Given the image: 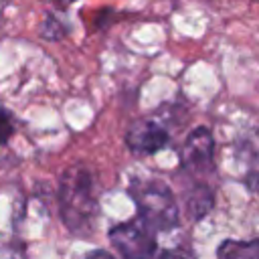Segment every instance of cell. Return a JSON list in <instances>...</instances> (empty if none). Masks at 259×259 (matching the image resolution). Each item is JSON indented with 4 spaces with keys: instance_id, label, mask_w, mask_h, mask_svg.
<instances>
[{
    "instance_id": "obj_1",
    "label": "cell",
    "mask_w": 259,
    "mask_h": 259,
    "mask_svg": "<svg viewBox=\"0 0 259 259\" xmlns=\"http://www.w3.org/2000/svg\"><path fill=\"white\" fill-rule=\"evenodd\" d=\"M57 202L61 223L69 233L87 237L93 233L99 214V200L95 194V176L91 168L81 162L71 164L61 172L57 184Z\"/></svg>"
},
{
    "instance_id": "obj_2",
    "label": "cell",
    "mask_w": 259,
    "mask_h": 259,
    "mask_svg": "<svg viewBox=\"0 0 259 259\" xmlns=\"http://www.w3.org/2000/svg\"><path fill=\"white\" fill-rule=\"evenodd\" d=\"M127 194L136 217L156 233H168L180 223V208L172 188L160 178H132Z\"/></svg>"
},
{
    "instance_id": "obj_3",
    "label": "cell",
    "mask_w": 259,
    "mask_h": 259,
    "mask_svg": "<svg viewBox=\"0 0 259 259\" xmlns=\"http://www.w3.org/2000/svg\"><path fill=\"white\" fill-rule=\"evenodd\" d=\"M107 239L115 253L125 259H146L160 253L158 233L152 231L138 217L111 225L107 231Z\"/></svg>"
},
{
    "instance_id": "obj_4",
    "label": "cell",
    "mask_w": 259,
    "mask_h": 259,
    "mask_svg": "<svg viewBox=\"0 0 259 259\" xmlns=\"http://www.w3.org/2000/svg\"><path fill=\"white\" fill-rule=\"evenodd\" d=\"M180 170L190 176H204L214 172V138L206 125H198L188 132L180 152Z\"/></svg>"
},
{
    "instance_id": "obj_5",
    "label": "cell",
    "mask_w": 259,
    "mask_h": 259,
    "mask_svg": "<svg viewBox=\"0 0 259 259\" xmlns=\"http://www.w3.org/2000/svg\"><path fill=\"white\" fill-rule=\"evenodd\" d=\"M125 148L138 156H154L172 144L168 127L156 117H140L125 130Z\"/></svg>"
},
{
    "instance_id": "obj_6",
    "label": "cell",
    "mask_w": 259,
    "mask_h": 259,
    "mask_svg": "<svg viewBox=\"0 0 259 259\" xmlns=\"http://www.w3.org/2000/svg\"><path fill=\"white\" fill-rule=\"evenodd\" d=\"M182 200H184L186 217H188L192 223H198V221H202L204 217H208V212L214 208V190H212V186H208L206 182L196 180V182H192V184L184 190Z\"/></svg>"
},
{
    "instance_id": "obj_7",
    "label": "cell",
    "mask_w": 259,
    "mask_h": 259,
    "mask_svg": "<svg viewBox=\"0 0 259 259\" xmlns=\"http://www.w3.org/2000/svg\"><path fill=\"white\" fill-rule=\"evenodd\" d=\"M217 257H225V259H259V237L257 239H225L217 247Z\"/></svg>"
},
{
    "instance_id": "obj_8",
    "label": "cell",
    "mask_w": 259,
    "mask_h": 259,
    "mask_svg": "<svg viewBox=\"0 0 259 259\" xmlns=\"http://www.w3.org/2000/svg\"><path fill=\"white\" fill-rule=\"evenodd\" d=\"M71 26L61 20L55 12H47L38 24V36L42 40H49V42H57V40H63L67 34H69Z\"/></svg>"
},
{
    "instance_id": "obj_9",
    "label": "cell",
    "mask_w": 259,
    "mask_h": 259,
    "mask_svg": "<svg viewBox=\"0 0 259 259\" xmlns=\"http://www.w3.org/2000/svg\"><path fill=\"white\" fill-rule=\"evenodd\" d=\"M235 154L243 162L259 160V127H251L239 136L235 142Z\"/></svg>"
},
{
    "instance_id": "obj_10",
    "label": "cell",
    "mask_w": 259,
    "mask_h": 259,
    "mask_svg": "<svg viewBox=\"0 0 259 259\" xmlns=\"http://www.w3.org/2000/svg\"><path fill=\"white\" fill-rule=\"evenodd\" d=\"M16 136V119L10 109L0 105V146H8V142Z\"/></svg>"
},
{
    "instance_id": "obj_11",
    "label": "cell",
    "mask_w": 259,
    "mask_h": 259,
    "mask_svg": "<svg viewBox=\"0 0 259 259\" xmlns=\"http://www.w3.org/2000/svg\"><path fill=\"white\" fill-rule=\"evenodd\" d=\"M243 184L251 194L259 196V170H249L243 178Z\"/></svg>"
},
{
    "instance_id": "obj_12",
    "label": "cell",
    "mask_w": 259,
    "mask_h": 259,
    "mask_svg": "<svg viewBox=\"0 0 259 259\" xmlns=\"http://www.w3.org/2000/svg\"><path fill=\"white\" fill-rule=\"evenodd\" d=\"M97 255H105V257H109L111 253H109V251H103V249H95V251H89V253H87V257H97Z\"/></svg>"
},
{
    "instance_id": "obj_13",
    "label": "cell",
    "mask_w": 259,
    "mask_h": 259,
    "mask_svg": "<svg viewBox=\"0 0 259 259\" xmlns=\"http://www.w3.org/2000/svg\"><path fill=\"white\" fill-rule=\"evenodd\" d=\"M61 2H67V4H71V2H75V0H61Z\"/></svg>"
}]
</instances>
